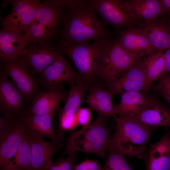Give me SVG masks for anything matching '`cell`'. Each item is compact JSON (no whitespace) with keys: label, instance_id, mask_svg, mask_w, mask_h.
Here are the masks:
<instances>
[{"label":"cell","instance_id":"cell-1","mask_svg":"<svg viewBox=\"0 0 170 170\" xmlns=\"http://www.w3.org/2000/svg\"><path fill=\"white\" fill-rule=\"evenodd\" d=\"M111 34L97 17L90 0H68L56 44L106 41Z\"/></svg>","mask_w":170,"mask_h":170},{"label":"cell","instance_id":"cell-2","mask_svg":"<svg viewBox=\"0 0 170 170\" xmlns=\"http://www.w3.org/2000/svg\"><path fill=\"white\" fill-rule=\"evenodd\" d=\"M107 117L99 115L92 123L71 132L66 139L65 149L60 157L78 151L87 154L94 153L105 159L111 138L106 125Z\"/></svg>","mask_w":170,"mask_h":170},{"label":"cell","instance_id":"cell-3","mask_svg":"<svg viewBox=\"0 0 170 170\" xmlns=\"http://www.w3.org/2000/svg\"><path fill=\"white\" fill-rule=\"evenodd\" d=\"M114 119L116 129L109 144L125 155L143 159L146 144L155 128L143 125L133 117L118 116Z\"/></svg>","mask_w":170,"mask_h":170},{"label":"cell","instance_id":"cell-4","mask_svg":"<svg viewBox=\"0 0 170 170\" xmlns=\"http://www.w3.org/2000/svg\"><path fill=\"white\" fill-rule=\"evenodd\" d=\"M111 39L91 43L56 45L64 54L70 59L80 78L89 83L92 82L97 77L101 55Z\"/></svg>","mask_w":170,"mask_h":170},{"label":"cell","instance_id":"cell-5","mask_svg":"<svg viewBox=\"0 0 170 170\" xmlns=\"http://www.w3.org/2000/svg\"><path fill=\"white\" fill-rule=\"evenodd\" d=\"M142 59L124 49L117 39H112L107 44L101 55L97 77L107 84Z\"/></svg>","mask_w":170,"mask_h":170},{"label":"cell","instance_id":"cell-6","mask_svg":"<svg viewBox=\"0 0 170 170\" xmlns=\"http://www.w3.org/2000/svg\"><path fill=\"white\" fill-rule=\"evenodd\" d=\"M41 1L35 0L31 6L25 0H12L11 12L1 19V29L26 35L29 27L33 21Z\"/></svg>","mask_w":170,"mask_h":170},{"label":"cell","instance_id":"cell-7","mask_svg":"<svg viewBox=\"0 0 170 170\" xmlns=\"http://www.w3.org/2000/svg\"><path fill=\"white\" fill-rule=\"evenodd\" d=\"M68 0H46L41 2L34 21L41 25L56 42L61 27Z\"/></svg>","mask_w":170,"mask_h":170},{"label":"cell","instance_id":"cell-8","mask_svg":"<svg viewBox=\"0 0 170 170\" xmlns=\"http://www.w3.org/2000/svg\"><path fill=\"white\" fill-rule=\"evenodd\" d=\"M1 63L6 74L12 79L24 98L31 97L36 92L37 86V80L27 62L19 57Z\"/></svg>","mask_w":170,"mask_h":170},{"label":"cell","instance_id":"cell-9","mask_svg":"<svg viewBox=\"0 0 170 170\" xmlns=\"http://www.w3.org/2000/svg\"><path fill=\"white\" fill-rule=\"evenodd\" d=\"M90 3L105 26L109 25L117 31L136 27L139 23L131 18L121 8L119 0H91Z\"/></svg>","mask_w":170,"mask_h":170},{"label":"cell","instance_id":"cell-10","mask_svg":"<svg viewBox=\"0 0 170 170\" xmlns=\"http://www.w3.org/2000/svg\"><path fill=\"white\" fill-rule=\"evenodd\" d=\"M24 97L8 79L3 69L0 73V112L11 119L22 117L26 110L24 108Z\"/></svg>","mask_w":170,"mask_h":170},{"label":"cell","instance_id":"cell-11","mask_svg":"<svg viewBox=\"0 0 170 170\" xmlns=\"http://www.w3.org/2000/svg\"><path fill=\"white\" fill-rule=\"evenodd\" d=\"M79 78L77 72L64 55L47 67L37 81L49 90L61 87L63 83L70 86Z\"/></svg>","mask_w":170,"mask_h":170},{"label":"cell","instance_id":"cell-12","mask_svg":"<svg viewBox=\"0 0 170 170\" xmlns=\"http://www.w3.org/2000/svg\"><path fill=\"white\" fill-rule=\"evenodd\" d=\"M64 55L55 44L46 46L27 45L20 57L27 62L33 75L39 76L49 65Z\"/></svg>","mask_w":170,"mask_h":170},{"label":"cell","instance_id":"cell-13","mask_svg":"<svg viewBox=\"0 0 170 170\" xmlns=\"http://www.w3.org/2000/svg\"><path fill=\"white\" fill-rule=\"evenodd\" d=\"M31 150L32 170H45L52 157L59 151L62 141H47L37 132L28 128Z\"/></svg>","mask_w":170,"mask_h":170},{"label":"cell","instance_id":"cell-14","mask_svg":"<svg viewBox=\"0 0 170 170\" xmlns=\"http://www.w3.org/2000/svg\"><path fill=\"white\" fill-rule=\"evenodd\" d=\"M119 2L125 12L139 23L142 20L148 22L165 14L160 0H119Z\"/></svg>","mask_w":170,"mask_h":170},{"label":"cell","instance_id":"cell-15","mask_svg":"<svg viewBox=\"0 0 170 170\" xmlns=\"http://www.w3.org/2000/svg\"><path fill=\"white\" fill-rule=\"evenodd\" d=\"M142 59L139 60L118 77L107 84L109 89L114 95L129 92L143 90L145 76Z\"/></svg>","mask_w":170,"mask_h":170},{"label":"cell","instance_id":"cell-16","mask_svg":"<svg viewBox=\"0 0 170 170\" xmlns=\"http://www.w3.org/2000/svg\"><path fill=\"white\" fill-rule=\"evenodd\" d=\"M120 45L132 54L142 59L157 52L145 36L135 27L117 31Z\"/></svg>","mask_w":170,"mask_h":170},{"label":"cell","instance_id":"cell-17","mask_svg":"<svg viewBox=\"0 0 170 170\" xmlns=\"http://www.w3.org/2000/svg\"><path fill=\"white\" fill-rule=\"evenodd\" d=\"M147 37L157 52H164L170 47V27L163 16L136 27Z\"/></svg>","mask_w":170,"mask_h":170},{"label":"cell","instance_id":"cell-18","mask_svg":"<svg viewBox=\"0 0 170 170\" xmlns=\"http://www.w3.org/2000/svg\"><path fill=\"white\" fill-rule=\"evenodd\" d=\"M143 158L145 170H170V132L157 142L150 144Z\"/></svg>","mask_w":170,"mask_h":170},{"label":"cell","instance_id":"cell-19","mask_svg":"<svg viewBox=\"0 0 170 170\" xmlns=\"http://www.w3.org/2000/svg\"><path fill=\"white\" fill-rule=\"evenodd\" d=\"M149 128L170 126V109L157 99L150 97L145 106L134 117Z\"/></svg>","mask_w":170,"mask_h":170},{"label":"cell","instance_id":"cell-20","mask_svg":"<svg viewBox=\"0 0 170 170\" xmlns=\"http://www.w3.org/2000/svg\"><path fill=\"white\" fill-rule=\"evenodd\" d=\"M28 127L22 117L16 119L12 129L1 142L0 168L7 167L15 156L21 142L27 134Z\"/></svg>","mask_w":170,"mask_h":170},{"label":"cell","instance_id":"cell-21","mask_svg":"<svg viewBox=\"0 0 170 170\" xmlns=\"http://www.w3.org/2000/svg\"><path fill=\"white\" fill-rule=\"evenodd\" d=\"M62 87L50 89L46 92L38 93L33 99L31 106L26 111L37 115H53L60 109V104L67 97L68 93L62 89Z\"/></svg>","mask_w":170,"mask_h":170},{"label":"cell","instance_id":"cell-22","mask_svg":"<svg viewBox=\"0 0 170 170\" xmlns=\"http://www.w3.org/2000/svg\"><path fill=\"white\" fill-rule=\"evenodd\" d=\"M85 101L89 108L99 114L115 119L117 116L115 105L112 103L114 94L109 89L93 84L89 87Z\"/></svg>","mask_w":170,"mask_h":170},{"label":"cell","instance_id":"cell-23","mask_svg":"<svg viewBox=\"0 0 170 170\" xmlns=\"http://www.w3.org/2000/svg\"><path fill=\"white\" fill-rule=\"evenodd\" d=\"M26 35L1 29L0 31V59L1 63L20 57L27 44Z\"/></svg>","mask_w":170,"mask_h":170},{"label":"cell","instance_id":"cell-24","mask_svg":"<svg viewBox=\"0 0 170 170\" xmlns=\"http://www.w3.org/2000/svg\"><path fill=\"white\" fill-rule=\"evenodd\" d=\"M145 83L142 91L145 94L152 88L154 83L166 72L163 52L156 53L144 57L142 59Z\"/></svg>","mask_w":170,"mask_h":170},{"label":"cell","instance_id":"cell-25","mask_svg":"<svg viewBox=\"0 0 170 170\" xmlns=\"http://www.w3.org/2000/svg\"><path fill=\"white\" fill-rule=\"evenodd\" d=\"M119 103L115 105L118 116L134 117L145 106L149 97L140 92L132 91L121 95Z\"/></svg>","mask_w":170,"mask_h":170},{"label":"cell","instance_id":"cell-26","mask_svg":"<svg viewBox=\"0 0 170 170\" xmlns=\"http://www.w3.org/2000/svg\"><path fill=\"white\" fill-rule=\"evenodd\" d=\"M53 116L31 114L26 110L22 117L29 129L37 132L42 137L49 138L52 141L63 142L64 139L58 136L52 125Z\"/></svg>","mask_w":170,"mask_h":170},{"label":"cell","instance_id":"cell-27","mask_svg":"<svg viewBox=\"0 0 170 170\" xmlns=\"http://www.w3.org/2000/svg\"><path fill=\"white\" fill-rule=\"evenodd\" d=\"M88 83L81 78L70 86V89L66 103L58 111L59 116H71L75 114L84 100L85 90L88 87Z\"/></svg>","mask_w":170,"mask_h":170},{"label":"cell","instance_id":"cell-28","mask_svg":"<svg viewBox=\"0 0 170 170\" xmlns=\"http://www.w3.org/2000/svg\"><path fill=\"white\" fill-rule=\"evenodd\" d=\"M14 157V162L11 161L7 167L0 170H32L31 150L28 131Z\"/></svg>","mask_w":170,"mask_h":170},{"label":"cell","instance_id":"cell-29","mask_svg":"<svg viewBox=\"0 0 170 170\" xmlns=\"http://www.w3.org/2000/svg\"><path fill=\"white\" fill-rule=\"evenodd\" d=\"M27 45L49 46L55 45V41L38 23L33 20L26 34Z\"/></svg>","mask_w":170,"mask_h":170},{"label":"cell","instance_id":"cell-30","mask_svg":"<svg viewBox=\"0 0 170 170\" xmlns=\"http://www.w3.org/2000/svg\"><path fill=\"white\" fill-rule=\"evenodd\" d=\"M108 154L101 170H133L128 164L125 155L116 148L109 144Z\"/></svg>","mask_w":170,"mask_h":170},{"label":"cell","instance_id":"cell-31","mask_svg":"<svg viewBox=\"0 0 170 170\" xmlns=\"http://www.w3.org/2000/svg\"><path fill=\"white\" fill-rule=\"evenodd\" d=\"M68 155L66 158L60 157L54 163L52 161L49 162L45 170H73L77 155L75 152L69 153Z\"/></svg>","mask_w":170,"mask_h":170},{"label":"cell","instance_id":"cell-32","mask_svg":"<svg viewBox=\"0 0 170 170\" xmlns=\"http://www.w3.org/2000/svg\"><path fill=\"white\" fill-rule=\"evenodd\" d=\"M151 89L157 92L170 106V74L166 72Z\"/></svg>","mask_w":170,"mask_h":170},{"label":"cell","instance_id":"cell-33","mask_svg":"<svg viewBox=\"0 0 170 170\" xmlns=\"http://www.w3.org/2000/svg\"><path fill=\"white\" fill-rule=\"evenodd\" d=\"M17 118L11 119L3 116H0V142L4 138L12 129Z\"/></svg>","mask_w":170,"mask_h":170},{"label":"cell","instance_id":"cell-34","mask_svg":"<svg viewBox=\"0 0 170 170\" xmlns=\"http://www.w3.org/2000/svg\"><path fill=\"white\" fill-rule=\"evenodd\" d=\"M75 116L78 124L82 127L87 126L91 119L90 110L89 108L80 107L75 113Z\"/></svg>","mask_w":170,"mask_h":170},{"label":"cell","instance_id":"cell-35","mask_svg":"<svg viewBox=\"0 0 170 170\" xmlns=\"http://www.w3.org/2000/svg\"><path fill=\"white\" fill-rule=\"evenodd\" d=\"M102 168L97 161L86 159L75 165L73 170H101Z\"/></svg>","mask_w":170,"mask_h":170},{"label":"cell","instance_id":"cell-36","mask_svg":"<svg viewBox=\"0 0 170 170\" xmlns=\"http://www.w3.org/2000/svg\"><path fill=\"white\" fill-rule=\"evenodd\" d=\"M163 55L166 72L170 74V47L163 52Z\"/></svg>","mask_w":170,"mask_h":170},{"label":"cell","instance_id":"cell-37","mask_svg":"<svg viewBox=\"0 0 170 170\" xmlns=\"http://www.w3.org/2000/svg\"><path fill=\"white\" fill-rule=\"evenodd\" d=\"M160 1L165 14L170 12V0H160Z\"/></svg>","mask_w":170,"mask_h":170},{"label":"cell","instance_id":"cell-38","mask_svg":"<svg viewBox=\"0 0 170 170\" xmlns=\"http://www.w3.org/2000/svg\"><path fill=\"white\" fill-rule=\"evenodd\" d=\"M163 16L170 27V12L165 14Z\"/></svg>","mask_w":170,"mask_h":170}]
</instances>
